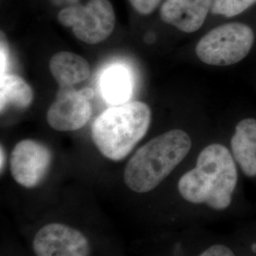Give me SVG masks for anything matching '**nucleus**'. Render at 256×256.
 Returning a JSON list of instances; mask_svg holds the SVG:
<instances>
[{
	"instance_id": "1",
	"label": "nucleus",
	"mask_w": 256,
	"mask_h": 256,
	"mask_svg": "<svg viewBox=\"0 0 256 256\" xmlns=\"http://www.w3.org/2000/svg\"><path fill=\"white\" fill-rule=\"evenodd\" d=\"M228 148L212 144L205 147L196 166L178 183L180 196L194 204H206L214 210L229 207L238 184L236 165Z\"/></svg>"
},
{
	"instance_id": "2",
	"label": "nucleus",
	"mask_w": 256,
	"mask_h": 256,
	"mask_svg": "<svg viewBox=\"0 0 256 256\" xmlns=\"http://www.w3.org/2000/svg\"><path fill=\"white\" fill-rule=\"evenodd\" d=\"M191 147V138L180 129L152 138L128 160L124 182L130 190L140 194L154 190L182 162Z\"/></svg>"
},
{
	"instance_id": "3",
	"label": "nucleus",
	"mask_w": 256,
	"mask_h": 256,
	"mask_svg": "<svg viewBox=\"0 0 256 256\" xmlns=\"http://www.w3.org/2000/svg\"><path fill=\"white\" fill-rule=\"evenodd\" d=\"M151 110L142 102H130L104 110L93 122L94 144L106 158L119 162L126 158L146 136Z\"/></svg>"
},
{
	"instance_id": "4",
	"label": "nucleus",
	"mask_w": 256,
	"mask_h": 256,
	"mask_svg": "<svg viewBox=\"0 0 256 256\" xmlns=\"http://www.w3.org/2000/svg\"><path fill=\"white\" fill-rule=\"evenodd\" d=\"M254 34L242 23H229L214 28L200 40L196 54L200 60L210 66L236 64L250 52Z\"/></svg>"
},
{
	"instance_id": "5",
	"label": "nucleus",
	"mask_w": 256,
	"mask_h": 256,
	"mask_svg": "<svg viewBox=\"0 0 256 256\" xmlns=\"http://www.w3.org/2000/svg\"><path fill=\"white\" fill-rule=\"evenodd\" d=\"M58 21L64 27L70 28L80 41L95 45L110 36L116 16L108 0H90L84 6L77 4L61 10Z\"/></svg>"
},
{
	"instance_id": "6",
	"label": "nucleus",
	"mask_w": 256,
	"mask_h": 256,
	"mask_svg": "<svg viewBox=\"0 0 256 256\" xmlns=\"http://www.w3.org/2000/svg\"><path fill=\"white\" fill-rule=\"evenodd\" d=\"M93 97L90 88L75 90L60 88L54 102L46 113L48 126L57 131H75L84 128L90 119Z\"/></svg>"
},
{
	"instance_id": "7",
	"label": "nucleus",
	"mask_w": 256,
	"mask_h": 256,
	"mask_svg": "<svg viewBox=\"0 0 256 256\" xmlns=\"http://www.w3.org/2000/svg\"><path fill=\"white\" fill-rule=\"evenodd\" d=\"M52 158V152L45 144L34 140H23L12 152L10 173L19 185L34 188L45 178Z\"/></svg>"
},
{
	"instance_id": "8",
	"label": "nucleus",
	"mask_w": 256,
	"mask_h": 256,
	"mask_svg": "<svg viewBox=\"0 0 256 256\" xmlns=\"http://www.w3.org/2000/svg\"><path fill=\"white\" fill-rule=\"evenodd\" d=\"M32 248L36 256H88L90 243L78 230L50 223L37 232Z\"/></svg>"
},
{
	"instance_id": "9",
	"label": "nucleus",
	"mask_w": 256,
	"mask_h": 256,
	"mask_svg": "<svg viewBox=\"0 0 256 256\" xmlns=\"http://www.w3.org/2000/svg\"><path fill=\"white\" fill-rule=\"evenodd\" d=\"M212 3L214 0H165L160 18L183 32H194L203 25Z\"/></svg>"
},
{
	"instance_id": "10",
	"label": "nucleus",
	"mask_w": 256,
	"mask_h": 256,
	"mask_svg": "<svg viewBox=\"0 0 256 256\" xmlns=\"http://www.w3.org/2000/svg\"><path fill=\"white\" fill-rule=\"evenodd\" d=\"M232 156L248 176H256V120L247 118L238 122L232 138Z\"/></svg>"
},
{
	"instance_id": "11",
	"label": "nucleus",
	"mask_w": 256,
	"mask_h": 256,
	"mask_svg": "<svg viewBox=\"0 0 256 256\" xmlns=\"http://www.w3.org/2000/svg\"><path fill=\"white\" fill-rule=\"evenodd\" d=\"M50 70L60 88H72L90 76V66L80 55L60 52L50 61Z\"/></svg>"
},
{
	"instance_id": "12",
	"label": "nucleus",
	"mask_w": 256,
	"mask_h": 256,
	"mask_svg": "<svg viewBox=\"0 0 256 256\" xmlns=\"http://www.w3.org/2000/svg\"><path fill=\"white\" fill-rule=\"evenodd\" d=\"M102 96L108 104L119 106L128 102L133 92V80L124 66L114 64L102 75Z\"/></svg>"
},
{
	"instance_id": "13",
	"label": "nucleus",
	"mask_w": 256,
	"mask_h": 256,
	"mask_svg": "<svg viewBox=\"0 0 256 256\" xmlns=\"http://www.w3.org/2000/svg\"><path fill=\"white\" fill-rule=\"evenodd\" d=\"M1 113L8 106L19 110L28 108L34 101V90L22 77L16 74H4L0 81Z\"/></svg>"
},
{
	"instance_id": "14",
	"label": "nucleus",
	"mask_w": 256,
	"mask_h": 256,
	"mask_svg": "<svg viewBox=\"0 0 256 256\" xmlns=\"http://www.w3.org/2000/svg\"><path fill=\"white\" fill-rule=\"evenodd\" d=\"M256 3V0H214L210 10L214 14L232 18L242 14Z\"/></svg>"
},
{
	"instance_id": "15",
	"label": "nucleus",
	"mask_w": 256,
	"mask_h": 256,
	"mask_svg": "<svg viewBox=\"0 0 256 256\" xmlns=\"http://www.w3.org/2000/svg\"><path fill=\"white\" fill-rule=\"evenodd\" d=\"M160 1L162 0H129L135 10L142 16H148L152 14L158 6Z\"/></svg>"
},
{
	"instance_id": "16",
	"label": "nucleus",
	"mask_w": 256,
	"mask_h": 256,
	"mask_svg": "<svg viewBox=\"0 0 256 256\" xmlns=\"http://www.w3.org/2000/svg\"><path fill=\"white\" fill-rule=\"evenodd\" d=\"M200 256H236L234 252L227 246L214 245L205 250Z\"/></svg>"
},
{
	"instance_id": "17",
	"label": "nucleus",
	"mask_w": 256,
	"mask_h": 256,
	"mask_svg": "<svg viewBox=\"0 0 256 256\" xmlns=\"http://www.w3.org/2000/svg\"><path fill=\"white\" fill-rule=\"evenodd\" d=\"M6 60H7V55H6V50L3 46V43L1 44V76L4 75L5 68H6Z\"/></svg>"
},
{
	"instance_id": "18",
	"label": "nucleus",
	"mask_w": 256,
	"mask_h": 256,
	"mask_svg": "<svg viewBox=\"0 0 256 256\" xmlns=\"http://www.w3.org/2000/svg\"><path fill=\"white\" fill-rule=\"evenodd\" d=\"M55 5L61 6V5H66V7L77 5L78 0H52ZM66 8V7H64Z\"/></svg>"
},
{
	"instance_id": "19",
	"label": "nucleus",
	"mask_w": 256,
	"mask_h": 256,
	"mask_svg": "<svg viewBox=\"0 0 256 256\" xmlns=\"http://www.w3.org/2000/svg\"><path fill=\"white\" fill-rule=\"evenodd\" d=\"M0 158H1L0 169H1V173H2L3 169L5 167V164H6V155H5V151H4V148L2 146H1V149H0Z\"/></svg>"
}]
</instances>
